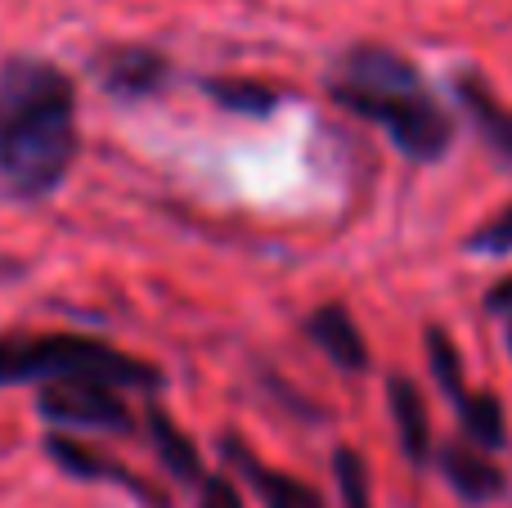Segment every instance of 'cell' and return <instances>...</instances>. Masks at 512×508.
<instances>
[{
    "label": "cell",
    "mask_w": 512,
    "mask_h": 508,
    "mask_svg": "<svg viewBox=\"0 0 512 508\" xmlns=\"http://www.w3.org/2000/svg\"><path fill=\"white\" fill-rule=\"evenodd\" d=\"M198 508H243V495H239V486H234L230 477L212 473V477L198 482Z\"/></svg>",
    "instance_id": "obj_17"
},
{
    "label": "cell",
    "mask_w": 512,
    "mask_h": 508,
    "mask_svg": "<svg viewBox=\"0 0 512 508\" xmlns=\"http://www.w3.org/2000/svg\"><path fill=\"white\" fill-rule=\"evenodd\" d=\"M436 464H441L445 482L454 486L463 504H490L504 495V468L486 455V446L477 441H450V446L436 450Z\"/></svg>",
    "instance_id": "obj_7"
},
{
    "label": "cell",
    "mask_w": 512,
    "mask_h": 508,
    "mask_svg": "<svg viewBox=\"0 0 512 508\" xmlns=\"http://www.w3.org/2000/svg\"><path fill=\"white\" fill-rule=\"evenodd\" d=\"M468 252H481V257H508L512 252V207L495 212L477 234H468Z\"/></svg>",
    "instance_id": "obj_16"
},
{
    "label": "cell",
    "mask_w": 512,
    "mask_h": 508,
    "mask_svg": "<svg viewBox=\"0 0 512 508\" xmlns=\"http://www.w3.org/2000/svg\"><path fill=\"white\" fill-rule=\"evenodd\" d=\"M144 423H149V441H153V450H158V459L167 464V473L176 477V482H203L198 446L167 419V410H162V405H149V410H144Z\"/></svg>",
    "instance_id": "obj_11"
},
{
    "label": "cell",
    "mask_w": 512,
    "mask_h": 508,
    "mask_svg": "<svg viewBox=\"0 0 512 508\" xmlns=\"http://www.w3.org/2000/svg\"><path fill=\"white\" fill-rule=\"evenodd\" d=\"M486 311L499 315L508 324V347H512V279H499L495 288L486 293Z\"/></svg>",
    "instance_id": "obj_18"
},
{
    "label": "cell",
    "mask_w": 512,
    "mask_h": 508,
    "mask_svg": "<svg viewBox=\"0 0 512 508\" xmlns=\"http://www.w3.org/2000/svg\"><path fill=\"white\" fill-rule=\"evenodd\" d=\"M315 508H324V504H315Z\"/></svg>",
    "instance_id": "obj_20"
},
{
    "label": "cell",
    "mask_w": 512,
    "mask_h": 508,
    "mask_svg": "<svg viewBox=\"0 0 512 508\" xmlns=\"http://www.w3.org/2000/svg\"><path fill=\"white\" fill-rule=\"evenodd\" d=\"M59 378H99L131 392H162L158 365L126 356L113 342L81 333H5L0 338V387L9 383H59Z\"/></svg>",
    "instance_id": "obj_3"
},
{
    "label": "cell",
    "mask_w": 512,
    "mask_h": 508,
    "mask_svg": "<svg viewBox=\"0 0 512 508\" xmlns=\"http://www.w3.org/2000/svg\"><path fill=\"white\" fill-rule=\"evenodd\" d=\"M207 95L225 108V113H248V117H265L279 104V90L265 86V81H243V77H212L207 81Z\"/></svg>",
    "instance_id": "obj_13"
},
{
    "label": "cell",
    "mask_w": 512,
    "mask_h": 508,
    "mask_svg": "<svg viewBox=\"0 0 512 508\" xmlns=\"http://www.w3.org/2000/svg\"><path fill=\"white\" fill-rule=\"evenodd\" d=\"M14 275H23V266L18 261H0V279H14Z\"/></svg>",
    "instance_id": "obj_19"
},
{
    "label": "cell",
    "mask_w": 512,
    "mask_h": 508,
    "mask_svg": "<svg viewBox=\"0 0 512 508\" xmlns=\"http://www.w3.org/2000/svg\"><path fill=\"white\" fill-rule=\"evenodd\" d=\"M387 405H391V423H396L400 450L409 455V464H427V455H432V423H427L423 392H418L405 374H391Z\"/></svg>",
    "instance_id": "obj_10"
},
{
    "label": "cell",
    "mask_w": 512,
    "mask_h": 508,
    "mask_svg": "<svg viewBox=\"0 0 512 508\" xmlns=\"http://www.w3.org/2000/svg\"><path fill=\"white\" fill-rule=\"evenodd\" d=\"M459 423H463V437L477 441L486 450H499L508 441V419H504V405L495 401L490 392H468L459 405Z\"/></svg>",
    "instance_id": "obj_12"
},
{
    "label": "cell",
    "mask_w": 512,
    "mask_h": 508,
    "mask_svg": "<svg viewBox=\"0 0 512 508\" xmlns=\"http://www.w3.org/2000/svg\"><path fill=\"white\" fill-rule=\"evenodd\" d=\"M333 477H337L342 508H373V500H369V473H364V459L355 455L351 446H337L333 450Z\"/></svg>",
    "instance_id": "obj_15"
},
{
    "label": "cell",
    "mask_w": 512,
    "mask_h": 508,
    "mask_svg": "<svg viewBox=\"0 0 512 508\" xmlns=\"http://www.w3.org/2000/svg\"><path fill=\"white\" fill-rule=\"evenodd\" d=\"M427 365H432V378L441 383V392L450 396V405H459L468 396V387H463V360L445 329H427Z\"/></svg>",
    "instance_id": "obj_14"
},
{
    "label": "cell",
    "mask_w": 512,
    "mask_h": 508,
    "mask_svg": "<svg viewBox=\"0 0 512 508\" xmlns=\"http://www.w3.org/2000/svg\"><path fill=\"white\" fill-rule=\"evenodd\" d=\"M306 338L315 342L337 369H346V374H364V369H369V342L360 338V329H355L346 306H337V302L315 306V311L306 315Z\"/></svg>",
    "instance_id": "obj_8"
},
{
    "label": "cell",
    "mask_w": 512,
    "mask_h": 508,
    "mask_svg": "<svg viewBox=\"0 0 512 508\" xmlns=\"http://www.w3.org/2000/svg\"><path fill=\"white\" fill-rule=\"evenodd\" d=\"M36 410H41V419H50L54 428H81V432H131L135 428L131 405L117 396L113 383H99V378L41 383Z\"/></svg>",
    "instance_id": "obj_4"
},
{
    "label": "cell",
    "mask_w": 512,
    "mask_h": 508,
    "mask_svg": "<svg viewBox=\"0 0 512 508\" xmlns=\"http://www.w3.org/2000/svg\"><path fill=\"white\" fill-rule=\"evenodd\" d=\"M454 95H459L463 113L472 117L477 135L486 140V149L495 153L499 162H508L512 167V108L477 77V72H463V77L454 81Z\"/></svg>",
    "instance_id": "obj_9"
},
{
    "label": "cell",
    "mask_w": 512,
    "mask_h": 508,
    "mask_svg": "<svg viewBox=\"0 0 512 508\" xmlns=\"http://www.w3.org/2000/svg\"><path fill=\"white\" fill-rule=\"evenodd\" d=\"M328 95L346 113L382 126L414 162H441L454 144V117L423 86V72L387 45H351L328 77Z\"/></svg>",
    "instance_id": "obj_2"
},
{
    "label": "cell",
    "mask_w": 512,
    "mask_h": 508,
    "mask_svg": "<svg viewBox=\"0 0 512 508\" xmlns=\"http://www.w3.org/2000/svg\"><path fill=\"white\" fill-rule=\"evenodd\" d=\"M77 86L36 54L0 63V189L18 203L50 198L77 162Z\"/></svg>",
    "instance_id": "obj_1"
},
{
    "label": "cell",
    "mask_w": 512,
    "mask_h": 508,
    "mask_svg": "<svg viewBox=\"0 0 512 508\" xmlns=\"http://www.w3.org/2000/svg\"><path fill=\"white\" fill-rule=\"evenodd\" d=\"M45 455H50L68 477H81V482L122 486V491L135 495L140 504H149V508H171V500H167V495H162L153 482H144V477H135L126 464H117V459H108V455H99V450L81 446V441L63 437V432H50V437H45Z\"/></svg>",
    "instance_id": "obj_5"
},
{
    "label": "cell",
    "mask_w": 512,
    "mask_h": 508,
    "mask_svg": "<svg viewBox=\"0 0 512 508\" xmlns=\"http://www.w3.org/2000/svg\"><path fill=\"white\" fill-rule=\"evenodd\" d=\"M95 72L113 99H149L167 86L171 63L153 45H113V50L95 54Z\"/></svg>",
    "instance_id": "obj_6"
}]
</instances>
